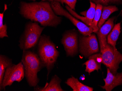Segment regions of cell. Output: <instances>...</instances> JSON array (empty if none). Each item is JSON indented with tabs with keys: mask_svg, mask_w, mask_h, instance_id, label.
<instances>
[{
	"mask_svg": "<svg viewBox=\"0 0 122 91\" xmlns=\"http://www.w3.org/2000/svg\"><path fill=\"white\" fill-rule=\"evenodd\" d=\"M20 13L25 19L38 22L42 26L56 27L60 24L62 18L54 13L50 3L42 1L20 3Z\"/></svg>",
	"mask_w": 122,
	"mask_h": 91,
	"instance_id": "obj_1",
	"label": "cell"
},
{
	"mask_svg": "<svg viewBox=\"0 0 122 91\" xmlns=\"http://www.w3.org/2000/svg\"><path fill=\"white\" fill-rule=\"evenodd\" d=\"M38 55L43 68L46 67L47 69L48 77L59 55L56 46L48 36L43 35L40 37L38 44Z\"/></svg>",
	"mask_w": 122,
	"mask_h": 91,
	"instance_id": "obj_2",
	"label": "cell"
},
{
	"mask_svg": "<svg viewBox=\"0 0 122 91\" xmlns=\"http://www.w3.org/2000/svg\"><path fill=\"white\" fill-rule=\"evenodd\" d=\"M23 51L21 62L24 65L26 79L30 87H35L39 82L38 73L43 66L38 55L30 51Z\"/></svg>",
	"mask_w": 122,
	"mask_h": 91,
	"instance_id": "obj_3",
	"label": "cell"
},
{
	"mask_svg": "<svg viewBox=\"0 0 122 91\" xmlns=\"http://www.w3.org/2000/svg\"><path fill=\"white\" fill-rule=\"evenodd\" d=\"M44 29V27L40 26L36 22L27 23L19 41L20 48L25 51L35 47L39 41Z\"/></svg>",
	"mask_w": 122,
	"mask_h": 91,
	"instance_id": "obj_4",
	"label": "cell"
},
{
	"mask_svg": "<svg viewBox=\"0 0 122 91\" xmlns=\"http://www.w3.org/2000/svg\"><path fill=\"white\" fill-rule=\"evenodd\" d=\"M101 53L102 64L109 68L113 74H116L122 62V53L107 43Z\"/></svg>",
	"mask_w": 122,
	"mask_h": 91,
	"instance_id": "obj_5",
	"label": "cell"
},
{
	"mask_svg": "<svg viewBox=\"0 0 122 91\" xmlns=\"http://www.w3.org/2000/svg\"><path fill=\"white\" fill-rule=\"evenodd\" d=\"M50 4L53 10L56 15L64 16L70 20L82 35L87 36L93 32V29L91 26H88L81 21L77 20L64 9L61 6L60 3L57 1H52L51 2Z\"/></svg>",
	"mask_w": 122,
	"mask_h": 91,
	"instance_id": "obj_6",
	"label": "cell"
},
{
	"mask_svg": "<svg viewBox=\"0 0 122 91\" xmlns=\"http://www.w3.org/2000/svg\"><path fill=\"white\" fill-rule=\"evenodd\" d=\"M25 76L24 65L20 62L16 65L12 64L7 68L0 90H5V87L10 86L14 82H20Z\"/></svg>",
	"mask_w": 122,
	"mask_h": 91,
	"instance_id": "obj_7",
	"label": "cell"
},
{
	"mask_svg": "<svg viewBox=\"0 0 122 91\" xmlns=\"http://www.w3.org/2000/svg\"><path fill=\"white\" fill-rule=\"evenodd\" d=\"M79 51L85 58L97 53L99 51L98 43L96 35L81 36L79 39Z\"/></svg>",
	"mask_w": 122,
	"mask_h": 91,
	"instance_id": "obj_8",
	"label": "cell"
},
{
	"mask_svg": "<svg viewBox=\"0 0 122 91\" xmlns=\"http://www.w3.org/2000/svg\"><path fill=\"white\" fill-rule=\"evenodd\" d=\"M67 56L73 57L79 51L78 37L75 30H70L64 33L61 40Z\"/></svg>",
	"mask_w": 122,
	"mask_h": 91,
	"instance_id": "obj_9",
	"label": "cell"
},
{
	"mask_svg": "<svg viewBox=\"0 0 122 91\" xmlns=\"http://www.w3.org/2000/svg\"><path fill=\"white\" fill-rule=\"evenodd\" d=\"M115 17L110 18L99 29L97 34L98 38L101 53H102L107 43V35L114 26Z\"/></svg>",
	"mask_w": 122,
	"mask_h": 91,
	"instance_id": "obj_10",
	"label": "cell"
},
{
	"mask_svg": "<svg viewBox=\"0 0 122 91\" xmlns=\"http://www.w3.org/2000/svg\"><path fill=\"white\" fill-rule=\"evenodd\" d=\"M107 77L104 79L105 84L101 87L107 91H111L116 87L122 85V72L114 74L109 68H107Z\"/></svg>",
	"mask_w": 122,
	"mask_h": 91,
	"instance_id": "obj_11",
	"label": "cell"
},
{
	"mask_svg": "<svg viewBox=\"0 0 122 91\" xmlns=\"http://www.w3.org/2000/svg\"><path fill=\"white\" fill-rule=\"evenodd\" d=\"M90 7L86 12V15L84 17H82L79 15L71 8L67 5H66V8L69 13L76 19H78L81 21L82 22L88 26H91L94 17L96 13V4L94 3L90 2Z\"/></svg>",
	"mask_w": 122,
	"mask_h": 91,
	"instance_id": "obj_12",
	"label": "cell"
},
{
	"mask_svg": "<svg viewBox=\"0 0 122 91\" xmlns=\"http://www.w3.org/2000/svg\"><path fill=\"white\" fill-rule=\"evenodd\" d=\"M88 60L84 63L86 66V72L90 74L95 70L98 71L101 69L102 64V55L101 53H96L88 57Z\"/></svg>",
	"mask_w": 122,
	"mask_h": 91,
	"instance_id": "obj_13",
	"label": "cell"
},
{
	"mask_svg": "<svg viewBox=\"0 0 122 91\" xmlns=\"http://www.w3.org/2000/svg\"><path fill=\"white\" fill-rule=\"evenodd\" d=\"M61 79L55 75L52 78L49 83L46 85L44 87H37L34 88L35 91H63L64 90L61 88L60 83Z\"/></svg>",
	"mask_w": 122,
	"mask_h": 91,
	"instance_id": "obj_14",
	"label": "cell"
},
{
	"mask_svg": "<svg viewBox=\"0 0 122 91\" xmlns=\"http://www.w3.org/2000/svg\"><path fill=\"white\" fill-rule=\"evenodd\" d=\"M73 91H92L93 88L83 84L76 78L72 76L65 82Z\"/></svg>",
	"mask_w": 122,
	"mask_h": 91,
	"instance_id": "obj_15",
	"label": "cell"
},
{
	"mask_svg": "<svg viewBox=\"0 0 122 91\" xmlns=\"http://www.w3.org/2000/svg\"><path fill=\"white\" fill-rule=\"evenodd\" d=\"M121 29L120 23L115 24L112 29V31L110 32L107 36V43L113 46L115 49L117 48L116 45L120 34Z\"/></svg>",
	"mask_w": 122,
	"mask_h": 91,
	"instance_id": "obj_16",
	"label": "cell"
},
{
	"mask_svg": "<svg viewBox=\"0 0 122 91\" xmlns=\"http://www.w3.org/2000/svg\"><path fill=\"white\" fill-rule=\"evenodd\" d=\"M117 7L115 6H104L103 7L100 19L98 24V27L100 28L104 24L105 21L108 19L111 14L113 13L118 11Z\"/></svg>",
	"mask_w": 122,
	"mask_h": 91,
	"instance_id": "obj_17",
	"label": "cell"
},
{
	"mask_svg": "<svg viewBox=\"0 0 122 91\" xmlns=\"http://www.w3.org/2000/svg\"><path fill=\"white\" fill-rule=\"evenodd\" d=\"M13 64L12 60L5 55L0 56V87L2 85L7 68Z\"/></svg>",
	"mask_w": 122,
	"mask_h": 91,
	"instance_id": "obj_18",
	"label": "cell"
},
{
	"mask_svg": "<svg viewBox=\"0 0 122 91\" xmlns=\"http://www.w3.org/2000/svg\"><path fill=\"white\" fill-rule=\"evenodd\" d=\"M103 7L102 5L99 4H96L95 16L91 25V27L93 30V32L94 33H97L99 29L98 24L101 17Z\"/></svg>",
	"mask_w": 122,
	"mask_h": 91,
	"instance_id": "obj_19",
	"label": "cell"
},
{
	"mask_svg": "<svg viewBox=\"0 0 122 91\" xmlns=\"http://www.w3.org/2000/svg\"><path fill=\"white\" fill-rule=\"evenodd\" d=\"M6 4H5V9L2 13L0 14V38H3L8 37L7 34V26L6 24H3V19L4 12L7 9Z\"/></svg>",
	"mask_w": 122,
	"mask_h": 91,
	"instance_id": "obj_20",
	"label": "cell"
},
{
	"mask_svg": "<svg viewBox=\"0 0 122 91\" xmlns=\"http://www.w3.org/2000/svg\"><path fill=\"white\" fill-rule=\"evenodd\" d=\"M77 0H48L49 2L57 1L61 3L62 4L65 3L66 5L68 6L70 8L75 11V9L76 3Z\"/></svg>",
	"mask_w": 122,
	"mask_h": 91,
	"instance_id": "obj_21",
	"label": "cell"
},
{
	"mask_svg": "<svg viewBox=\"0 0 122 91\" xmlns=\"http://www.w3.org/2000/svg\"><path fill=\"white\" fill-rule=\"evenodd\" d=\"M92 0L95 3L103 4L104 6H107L108 4L109 0Z\"/></svg>",
	"mask_w": 122,
	"mask_h": 91,
	"instance_id": "obj_22",
	"label": "cell"
},
{
	"mask_svg": "<svg viewBox=\"0 0 122 91\" xmlns=\"http://www.w3.org/2000/svg\"><path fill=\"white\" fill-rule=\"evenodd\" d=\"M109 2H118L120 0H109Z\"/></svg>",
	"mask_w": 122,
	"mask_h": 91,
	"instance_id": "obj_23",
	"label": "cell"
},
{
	"mask_svg": "<svg viewBox=\"0 0 122 91\" xmlns=\"http://www.w3.org/2000/svg\"><path fill=\"white\" fill-rule=\"evenodd\" d=\"M33 0V1H35L36 0ZM42 1H45L46 0H41Z\"/></svg>",
	"mask_w": 122,
	"mask_h": 91,
	"instance_id": "obj_24",
	"label": "cell"
},
{
	"mask_svg": "<svg viewBox=\"0 0 122 91\" xmlns=\"http://www.w3.org/2000/svg\"><path fill=\"white\" fill-rule=\"evenodd\" d=\"M120 49H121V51L122 52V47H120Z\"/></svg>",
	"mask_w": 122,
	"mask_h": 91,
	"instance_id": "obj_25",
	"label": "cell"
},
{
	"mask_svg": "<svg viewBox=\"0 0 122 91\" xmlns=\"http://www.w3.org/2000/svg\"><path fill=\"white\" fill-rule=\"evenodd\" d=\"M121 16H122V13H121Z\"/></svg>",
	"mask_w": 122,
	"mask_h": 91,
	"instance_id": "obj_26",
	"label": "cell"
}]
</instances>
